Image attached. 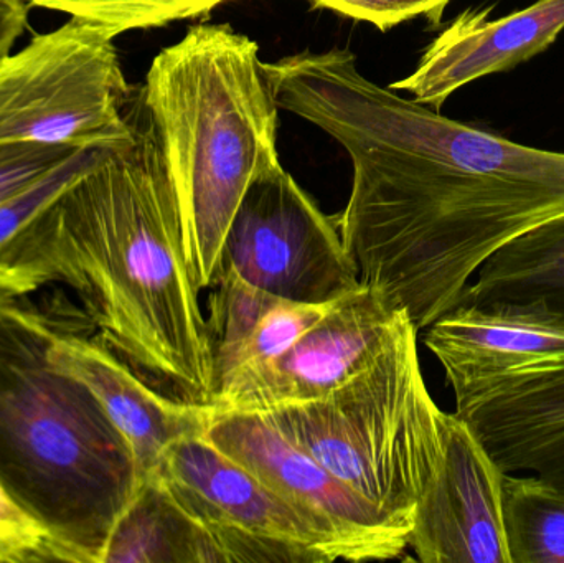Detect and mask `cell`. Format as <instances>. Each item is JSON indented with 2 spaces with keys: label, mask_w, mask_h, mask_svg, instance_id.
I'll return each instance as SVG.
<instances>
[{
  "label": "cell",
  "mask_w": 564,
  "mask_h": 563,
  "mask_svg": "<svg viewBox=\"0 0 564 563\" xmlns=\"http://www.w3.org/2000/svg\"><path fill=\"white\" fill-rule=\"evenodd\" d=\"M220 271L301 303H328L361 284L338 217L324 214L281 162L261 172L238 205Z\"/></svg>",
  "instance_id": "cell-8"
},
{
  "label": "cell",
  "mask_w": 564,
  "mask_h": 563,
  "mask_svg": "<svg viewBox=\"0 0 564 563\" xmlns=\"http://www.w3.org/2000/svg\"><path fill=\"white\" fill-rule=\"evenodd\" d=\"M278 106L348 152L341 238L360 283L417 333L509 241L564 214V152L530 148L383 88L347 48L264 63Z\"/></svg>",
  "instance_id": "cell-1"
},
{
  "label": "cell",
  "mask_w": 564,
  "mask_h": 563,
  "mask_svg": "<svg viewBox=\"0 0 564 563\" xmlns=\"http://www.w3.org/2000/svg\"><path fill=\"white\" fill-rule=\"evenodd\" d=\"M406 320L404 311L360 284L335 300L288 350L218 390L214 405L263 413L324 399L364 372Z\"/></svg>",
  "instance_id": "cell-9"
},
{
  "label": "cell",
  "mask_w": 564,
  "mask_h": 563,
  "mask_svg": "<svg viewBox=\"0 0 564 563\" xmlns=\"http://www.w3.org/2000/svg\"><path fill=\"white\" fill-rule=\"evenodd\" d=\"M454 413L503 472L530 473L564 489V364L510 379Z\"/></svg>",
  "instance_id": "cell-15"
},
{
  "label": "cell",
  "mask_w": 564,
  "mask_h": 563,
  "mask_svg": "<svg viewBox=\"0 0 564 563\" xmlns=\"http://www.w3.org/2000/svg\"><path fill=\"white\" fill-rule=\"evenodd\" d=\"M50 306V359L98 400L128 442L141 481L158 475L174 443L207 432L215 405H191L158 392L101 339L78 303L52 297Z\"/></svg>",
  "instance_id": "cell-11"
},
{
  "label": "cell",
  "mask_w": 564,
  "mask_h": 563,
  "mask_svg": "<svg viewBox=\"0 0 564 563\" xmlns=\"http://www.w3.org/2000/svg\"><path fill=\"white\" fill-rule=\"evenodd\" d=\"M334 301L301 303V301L282 300V297L274 300L267 313L260 317L250 336L241 344L234 359L215 379V396L218 390L224 389L238 377L264 366L288 350L305 331L311 329L325 316Z\"/></svg>",
  "instance_id": "cell-20"
},
{
  "label": "cell",
  "mask_w": 564,
  "mask_h": 563,
  "mask_svg": "<svg viewBox=\"0 0 564 563\" xmlns=\"http://www.w3.org/2000/svg\"><path fill=\"white\" fill-rule=\"evenodd\" d=\"M131 109L134 139L102 148L3 241L0 294L65 288L152 389L214 405V353L185 257L177 192L141 95Z\"/></svg>",
  "instance_id": "cell-2"
},
{
  "label": "cell",
  "mask_w": 564,
  "mask_h": 563,
  "mask_svg": "<svg viewBox=\"0 0 564 563\" xmlns=\"http://www.w3.org/2000/svg\"><path fill=\"white\" fill-rule=\"evenodd\" d=\"M0 2H12V0H0Z\"/></svg>",
  "instance_id": "cell-26"
},
{
  "label": "cell",
  "mask_w": 564,
  "mask_h": 563,
  "mask_svg": "<svg viewBox=\"0 0 564 563\" xmlns=\"http://www.w3.org/2000/svg\"><path fill=\"white\" fill-rule=\"evenodd\" d=\"M423 333L456 412L510 379L564 364V320L536 307L457 303Z\"/></svg>",
  "instance_id": "cell-13"
},
{
  "label": "cell",
  "mask_w": 564,
  "mask_h": 563,
  "mask_svg": "<svg viewBox=\"0 0 564 563\" xmlns=\"http://www.w3.org/2000/svg\"><path fill=\"white\" fill-rule=\"evenodd\" d=\"M45 562L78 563L75 552L0 481V563Z\"/></svg>",
  "instance_id": "cell-21"
},
{
  "label": "cell",
  "mask_w": 564,
  "mask_h": 563,
  "mask_svg": "<svg viewBox=\"0 0 564 563\" xmlns=\"http://www.w3.org/2000/svg\"><path fill=\"white\" fill-rule=\"evenodd\" d=\"M101 149H82L62 167L56 169L48 177L39 182L35 187L0 205V247L53 195L58 194L73 177H76L79 172L91 165Z\"/></svg>",
  "instance_id": "cell-23"
},
{
  "label": "cell",
  "mask_w": 564,
  "mask_h": 563,
  "mask_svg": "<svg viewBox=\"0 0 564 563\" xmlns=\"http://www.w3.org/2000/svg\"><path fill=\"white\" fill-rule=\"evenodd\" d=\"M141 96L177 192L192 280L207 290L248 187L281 162L260 45L228 23H198L155 56Z\"/></svg>",
  "instance_id": "cell-4"
},
{
  "label": "cell",
  "mask_w": 564,
  "mask_h": 563,
  "mask_svg": "<svg viewBox=\"0 0 564 563\" xmlns=\"http://www.w3.org/2000/svg\"><path fill=\"white\" fill-rule=\"evenodd\" d=\"M317 7L335 10L341 15L364 20L380 29H393L416 17H427L434 25L443 19L451 0H312Z\"/></svg>",
  "instance_id": "cell-24"
},
{
  "label": "cell",
  "mask_w": 564,
  "mask_h": 563,
  "mask_svg": "<svg viewBox=\"0 0 564 563\" xmlns=\"http://www.w3.org/2000/svg\"><path fill=\"white\" fill-rule=\"evenodd\" d=\"M563 30L564 0H539L500 19H490V9L466 10L427 46L417 68L390 89L441 108L463 86L545 52Z\"/></svg>",
  "instance_id": "cell-14"
},
{
  "label": "cell",
  "mask_w": 564,
  "mask_h": 563,
  "mask_svg": "<svg viewBox=\"0 0 564 563\" xmlns=\"http://www.w3.org/2000/svg\"><path fill=\"white\" fill-rule=\"evenodd\" d=\"M227 563H332L354 552L200 435L174 443L158 472Z\"/></svg>",
  "instance_id": "cell-7"
},
{
  "label": "cell",
  "mask_w": 564,
  "mask_h": 563,
  "mask_svg": "<svg viewBox=\"0 0 564 563\" xmlns=\"http://www.w3.org/2000/svg\"><path fill=\"white\" fill-rule=\"evenodd\" d=\"M459 303L516 304L564 320V214L500 248L467 284Z\"/></svg>",
  "instance_id": "cell-17"
},
{
  "label": "cell",
  "mask_w": 564,
  "mask_h": 563,
  "mask_svg": "<svg viewBox=\"0 0 564 563\" xmlns=\"http://www.w3.org/2000/svg\"><path fill=\"white\" fill-rule=\"evenodd\" d=\"M82 149L45 144H0V205L35 187Z\"/></svg>",
  "instance_id": "cell-22"
},
{
  "label": "cell",
  "mask_w": 564,
  "mask_h": 563,
  "mask_svg": "<svg viewBox=\"0 0 564 563\" xmlns=\"http://www.w3.org/2000/svg\"><path fill=\"white\" fill-rule=\"evenodd\" d=\"M503 522L512 563H564V489L507 473Z\"/></svg>",
  "instance_id": "cell-18"
},
{
  "label": "cell",
  "mask_w": 564,
  "mask_h": 563,
  "mask_svg": "<svg viewBox=\"0 0 564 563\" xmlns=\"http://www.w3.org/2000/svg\"><path fill=\"white\" fill-rule=\"evenodd\" d=\"M205 436L271 491L337 535L355 561H393L410 548V529L381 515L285 440L261 413L215 407Z\"/></svg>",
  "instance_id": "cell-10"
},
{
  "label": "cell",
  "mask_w": 564,
  "mask_h": 563,
  "mask_svg": "<svg viewBox=\"0 0 564 563\" xmlns=\"http://www.w3.org/2000/svg\"><path fill=\"white\" fill-rule=\"evenodd\" d=\"M417 334L408 317L383 353L330 396L261 413L292 445L410 531L443 459L447 415L424 382Z\"/></svg>",
  "instance_id": "cell-5"
},
{
  "label": "cell",
  "mask_w": 564,
  "mask_h": 563,
  "mask_svg": "<svg viewBox=\"0 0 564 563\" xmlns=\"http://www.w3.org/2000/svg\"><path fill=\"white\" fill-rule=\"evenodd\" d=\"M30 7L55 10L91 23L111 36L158 29L212 12L228 0H25Z\"/></svg>",
  "instance_id": "cell-19"
},
{
  "label": "cell",
  "mask_w": 564,
  "mask_h": 563,
  "mask_svg": "<svg viewBox=\"0 0 564 563\" xmlns=\"http://www.w3.org/2000/svg\"><path fill=\"white\" fill-rule=\"evenodd\" d=\"M99 563H227L210 532L159 475L144 479L109 535Z\"/></svg>",
  "instance_id": "cell-16"
},
{
  "label": "cell",
  "mask_w": 564,
  "mask_h": 563,
  "mask_svg": "<svg viewBox=\"0 0 564 563\" xmlns=\"http://www.w3.org/2000/svg\"><path fill=\"white\" fill-rule=\"evenodd\" d=\"M115 36L69 17L0 59V144L119 148L134 139Z\"/></svg>",
  "instance_id": "cell-6"
},
{
  "label": "cell",
  "mask_w": 564,
  "mask_h": 563,
  "mask_svg": "<svg viewBox=\"0 0 564 563\" xmlns=\"http://www.w3.org/2000/svg\"><path fill=\"white\" fill-rule=\"evenodd\" d=\"M29 3L25 0L0 2V59L12 53L17 40L29 22Z\"/></svg>",
  "instance_id": "cell-25"
},
{
  "label": "cell",
  "mask_w": 564,
  "mask_h": 563,
  "mask_svg": "<svg viewBox=\"0 0 564 563\" xmlns=\"http://www.w3.org/2000/svg\"><path fill=\"white\" fill-rule=\"evenodd\" d=\"M50 301L0 294V481L78 563L101 562L141 486L98 400L50 359Z\"/></svg>",
  "instance_id": "cell-3"
},
{
  "label": "cell",
  "mask_w": 564,
  "mask_h": 563,
  "mask_svg": "<svg viewBox=\"0 0 564 563\" xmlns=\"http://www.w3.org/2000/svg\"><path fill=\"white\" fill-rule=\"evenodd\" d=\"M506 475L469 423L447 413L443 459L411 528L416 561L512 563L503 522Z\"/></svg>",
  "instance_id": "cell-12"
}]
</instances>
